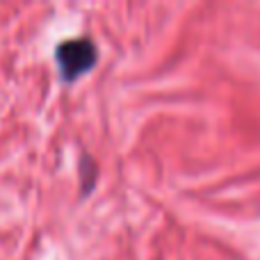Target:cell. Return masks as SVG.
I'll return each mask as SVG.
<instances>
[{
	"mask_svg": "<svg viewBox=\"0 0 260 260\" xmlns=\"http://www.w3.org/2000/svg\"><path fill=\"white\" fill-rule=\"evenodd\" d=\"M55 59H57V69L62 73V78L67 82H71L96 67L99 50H96V44L89 37H78V39L62 41L55 50Z\"/></svg>",
	"mask_w": 260,
	"mask_h": 260,
	"instance_id": "6da1fadb",
	"label": "cell"
}]
</instances>
